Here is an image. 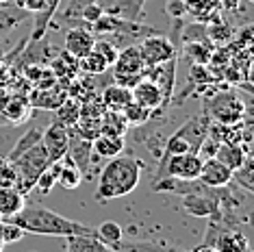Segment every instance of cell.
Instances as JSON below:
<instances>
[{
    "label": "cell",
    "mask_w": 254,
    "mask_h": 252,
    "mask_svg": "<svg viewBox=\"0 0 254 252\" xmlns=\"http://www.w3.org/2000/svg\"><path fill=\"white\" fill-rule=\"evenodd\" d=\"M65 252H113V248L102 244L98 239V233H91V235H70V237H65Z\"/></svg>",
    "instance_id": "cell-21"
},
{
    "label": "cell",
    "mask_w": 254,
    "mask_h": 252,
    "mask_svg": "<svg viewBox=\"0 0 254 252\" xmlns=\"http://www.w3.org/2000/svg\"><path fill=\"white\" fill-rule=\"evenodd\" d=\"M128 130V122L120 111H105L100 118V133L102 135H118L124 137Z\"/></svg>",
    "instance_id": "cell-30"
},
{
    "label": "cell",
    "mask_w": 254,
    "mask_h": 252,
    "mask_svg": "<svg viewBox=\"0 0 254 252\" xmlns=\"http://www.w3.org/2000/svg\"><path fill=\"white\" fill-rule=\"evenodd\" d=\"M98 7L109 15H115V18L139 22L143 15L146 0H98Z\"/></svg>",
    "instance_id": "cell-14"
},
{
    "label": "cell",
    "mask_w": 254,
    "mask_h": 252,
    "mask_svg": "<svg viewBox=\"0 0 254 252\" xmlns=\"http://www.w3.org/2000/svg\"><path fill=\"white\" fill-rule=\"evenodd\" d=\"M83 183V174L78 172V168L72 163V159L63 157L59 161V174H57V185H61L63 189H76Z\"/></svg>",
    "instance_id": "cell-28"
},
{
    "label": "cell",
    "mask_w": 254,
    "mask_h": 252,
    "mask_svg": "<svg viewBox=\"0 0 254 252\" xmlns=\"http://www.w3.org/2000/svg\"><path fill=\"white\" fill-rule=\"evenodd\" d=\"M78 111H80V100L67 96V98L55 109V122H59L63 126H67V128H72V126L76 124V120H78Z\"/></svg>",
    "instance_id": "cell-31"
},
{
    "label": "cell",
    "mask_w": 254,
    "mask_h": 252,
    "mask_svg": "<svg viewBox=\"0 0 254 252\" xmlns=\"http://www.w3.org/2000/svg\"><path fill=\"white\" fill-rule=\"evenodd\" d=\"M130 94H132V102H137V105H141L143 109H148L150 113L161 111V109L167 105V98L163 96V91H161L152 81H148L146 76H141L139 81L132 85Z\"/></svg>",
    "instance_id": "cell-11"
},
{
    "label": "cell",
    "mask_w": 254,
    "mask_h": 252,
    "mask_svg": "<svg viewBox=\"0 0 254 252\" xmlns=\"http://www.w3.org/2000/svg\"><path fill=\"white\" fill-rule=\"evenodd\" d=\"M209 122L206 116H195L189 118L181 128L176 130L163 146V154H185V152H195L198 154L202 141L209 137Z\"/></svg>",
    "instance_id": "cell-5"
},
{
    "label": "cell",
    "mask_w": 254,
    "mask_h": 252,
    "mask_svg": "<svg viewBox=\"0 0 254 252\" xmlns=\"http://www.w3.org/2000/svg\"><path fill=\"white\" fill-rule=\"evenodd\" d=\"M50 72L55 74V78L59 83H70V81H74V78L78 76L80 74V65H78V59L76 57H72L70 53H65V50H63V53H59L55 57L53 61H50Z\"/></svg>",
    "instance_id": "cell-17"
},
{
    "label": "cell",
    "mask_w": 254,
    "mask_h": 252,
    "mask_svg": "<svg viewBox=\"0 0 254 252\" xmlns=\"http://www.w3.org/2000/svg\"><path fill=\"white\" fill-rule=\"evenodd\" d=\"M42 146L46 154H48L50 163L61 161L67 154V146H70V128L53 120V124L48 128H44V133H42Z\"/></svg>",
    "instance_id": "cell-10"
},
{
    "label": "cell",
    "mask_w": 254,
    "mask_h": 252,
    "mask_svg": "<svg viewBox=\"0 0 254 252\" xmlns=\"http://www.w3.org/2000/svg\"><path fill=\"white\" fill-rule=\"evenodd\" d=\"M94 50H96V53L100 55L102 59H105V61L109 63V65H113L115 57H118V53H120V50L115 48V46H113L111 42H109V39H105V37H102V39H98V37H96V42H94Z\"/></svg>",
    "instance_id": "cell-39"
},
{
    "label": "cell",
    "mask_w": 254,
    "mask_h": 252,
    "mask_svg": "<svg viewBox=\"0 0 254 252\" xmlns=\"http://www.w3.org/2000/svg\"><path fill=\"white\" fill-rule=\"evenodd\" d=\"M24 231L15 224L13 220H9V217H2V222H0V239H2V244H15L20 242V239H24Z\"/></svg>",
    "instance_id": "cell-36"
},
{
    "label": "cell",
    "mask_w": 254,
    "mask_h": 252,
    "mask_svg": "<svg viewBox=\"0 0 254 252\" xmlns=\"http://www.w3.org/2000/svg\"><path fill=\"white\" fill-rule=\"evenodd\" d=\"M122 116H124L126 122H128V126H143L150 120V111H148V109H143L141 105H137V102L130 100L128 105L124 107Z\"/></svg>",
    "instance_id": "cell-34"
},
{
    "label": "cell",
    "mask_w": 254,
    "mask_h": 252,
    "mask_svg": "<svg viewBox=\"0 0 254 252\" xmlns=\"http://www.w3.org/2000/svg\"><path fill=\"white\" fill-rule=\"evenodd\" d=\"M13 4H18L20 9L28 11V13H37V11L44 7V0H15Z\"/></svg>",
    "instance_id": "cell-43"
},
{
    "label": "cell",
    "mask_w": 254,
    "mask_h": 252,
    "mask_svg": "<svg viewBox=\"0 0 254 252\" xmlns=\"http://www.w3.org/2000/svg\"><path fill=\"white\" fill-rule=\"evenodd\" d=\"M233 181L237 185L244 187L246 191H252L254 185H252V159L250 157H248L237 170H233Z\"/></svg>",
    "instance_id": "cell-37"
},
{
    "label": "cell",
    "mask_w": 254,
    "mask_h": 252,
    "mask_svg": "<svg viewBox=\"0 0 254 252\" xmlns=\"http://www.w3.org/2000/svg\"><path fill=\"white\" fill-rule=\"evenodd\" d=\"M0 222H2V215H0Z\"/></svg>",
    "instance_id": "cell-48"
},
{
    "label": "cell",
    "mask_w": 254,
    "mask_h": 252,
    "mask_svg": "<svg viewBox=\"0 0 254 252\" xmlns=\"http://www.w3.org/2000/svg\"><path fill=\"white\" fill-rule=\"evenodd\" d=\"M11 2H15V0H0V4H11Z\"/></svg>",
    "instance_id": "cell-46"
},
{
    "label": "cell",
    "mask_w": 254,
    "mask_h": 252,
    "mask_svg": "<svg viewBox=\"0 0 254 252\" xmlns=\"http://www.w3.org/2000/svg\"><path fill=\"white\" fill-rule=\"evenodd\" d=\"M91 154H94V146L91 139H85L78 133H74V128H70V146H67V157L72 159V163L78 168V172L83 174V181H87L91 176Z\"/></svg>",
    "instance_id": "cell-12"
},
{
    "label": "cell",
    "mask_w": 254,
    "mask_h": 252,
    "mask_svg": "<svg viewBox=\"0 0 254 252\" xmlns=\"http://www.w3.org/2000/svg\"><path fill=\"white\" fill-rule=\"evenodd\" d=\"M113 252H187L183 248L170 244H161V242H126L122 237L118 244L111 246Z\"/></svg>",
    "instance_id": "cell-24"
},
{
    "label": "cell",
    "mask_w": 254,
    "mask_h": 252,
    "mask_svg": "<svg viewBox=\"0 0 254 252\" xmlns=\"http://www.w3.org/2000/svg\"><path fill=\"white\" fill-rule=\"evenodd\" d=\"M28 11L20 9L18 4H0V39L4 35H9L13 28H18L22 22L28 20Z\"/></svg>",
    "instance_id": "cell-25"
},
{
    "label": "cell",
    "mask_w": 254,
    "mask_h": 252,
    "mask_svg": "<svg viewBox=\"0 0 254 252\" xmlns=\"http://www.w3.org/2000/svg\"><path fill=\"white\" fill-rule=\"evenodd\" d=\"M91 2H98V0H70L67 7L63 9V20H76L80 9L87 7V4H91Z\"/></svg>",
    "instance_id": "cell-41"
},
{
    "label": "cell",
    "mask_w": 254,
    "mask_h": 252,
    "mask_svg": "<svg viewBox=\"0 0 254 252\" xmlns=\"http://www.w3.org/2000/svg\"><path fill=\"white\" fill-rule=\"evenodd\" d=\"M87 28L94 33V35L109 39L118 50L126 48V46H130V44H139L143 37L159 33L157 28H152L148 24L124 20V18H115V15H109V13H102L100 18H98L94 24H89Z\"/></svg>",
    "instance_id": "cell-3"
},
{
    "label": "cell",
    "mask_w": 254,
    "mask_h": 252,
    "mask_svg": "<svg viewBox=\"0 0 254 252\" xmlns=\"http://www.w3.org/2000/svg\"><path fill=\"white\" fill-rule=\"evenodd\" d=\"M211 96V94H209ZM246 102L241 100L239 94L235 91H222L213 94L211 98L204 100V116L217 124H241L246 120Z\"/></svg>",
    "instance_id": "cell-6"
},
{
    "label": "cell",
    "mask_w": 254,
    "mask_h": 252,
    "mask_svg": "<svg viewBox=\"0 0 254 252\" xmlns=\"http://www.w3.org/2000/svg\"><path fill=\"white\" fill-rule=\"evenodd\" d=\"M215 159H217V161H222L226 168L237 170L248 159V152L239 144H217Z\"/></svg>",
    "instance_id": "cell-27"
},
{
    "label": "cell",
    "mask_w": 254,
    "mask_h": 252,
    "mask_svg": "<svg viewBox=\"0 0 254 252\" xmlns=\"http://www.w3.org/2000/svg\"><path fill=\"white\" fill-rule=\"evenodd\" d=\"M137 48H139V57L143 61V67L159 65V63H165V61L178 57L176 44L172 42L170 37L161 35V33H154V35L143 37L141 42L137 44Z\"/></svg>",
    "instance_id": "cell-9"
},
{
    "label": "cell",
    "mask_w": 254,
    "mask_h": 252,
    "mask_svg": "<svg viewBox=\"0 0 254 252\" xmlns=\"http://www.w3.org/2000/svg\"><path fill=\"white\" fill-rule=\"evenodd\" d=\"M141 181V161L132 154H118L109 159V163L102 168L98 179L96 200L109 202L115 198H124L139 185Z\"/></svg>",
    "instance_id": "cell-2"
},
{
    "label": "cell",
    "mask_w": 254,
    "mask_h": 252,
    "mask_svg": "<svg viewBox=\"0 0 254 252\" xmlns=\"http://www.w3.org/2000/svg\"><path fill=\"white\" fill-rule=\"evenodd\" d=\"M102 13H105V11L98 7V2H91V4H87V7L80 9V13H78V18H76V20L83 22V26H89V24H94V22L100 18Z\"/></svg>",
    "instance_id": "cell-40"
},
{
    "label": "cell",
    "mask_w": 254,
    "mask_h": 252,
    "mask_svg": "<svg viewBox=\"0 0 254 252\" xmlns=\"http://www.w3.org/2000/svg\"><path fill=\"white\" fill-rule=\"evenodd\" d=\"M42 133H44V128H28L26 133L22 135L18 141H15V146L11 148V152L7 154V157L11 159V161H13L15 157H20V154L26 152L28 148H33L35 144H39V141H42Z\"/></svg>",
    "instance_id": "cell-33"
},
{
    "label": "cell",
    "mask_w": 254,
    "mask_h": 252,
    "mask_svg": "<svg viewBox=\"0 0 254 252\" xmlns=\"http://www.w3.org/2000/svg\"><path fill=\"white\" fill-rule=\"evenodd\" d=\"M176 65H178V57L174 59L165 61V63H159V65H152V67H146L143 70V76L148 81H152L157 87L163 91V96L170 102L172 94H174V85H176Z\"/></svg>",
    "instance_id": "cell-13"
},
{
    "label": "cell",
    "mask_w": 254,
    "mask_h": 252,
    "mask_svg": "<svg viewBox=\"0 0 254 252\" xmlns=\"http://www.w3.org/2000/svg\"><path fill=\"white\" fill-rule=\"evenodd\" d=\"M0 116H2V120H9L13 124H22L31 116V100L26 96L13 94L11 98H4L0 102Z\"/></svg>",
    "instance_id": "cell-18"
},
{
    "label": "cell",
    "mask_w": 254,
    "mask_h": 252,
    "mask_svg": "<svg viewBox=\"0 0 254 252\" xmlns=\"http://www.w3.org/2000/svg\"><path fill=\"white\" fill-rule=\"evenodd\" d=\"M96 233H98V239L107 246H113L122 239V226H120L118 222H102V224L96 228Z\"/></svg>",
    "instance_id": "cell-35"
},
{
    "label": "cell",
    "mask_w": 254,
    "mask_h": 252,
    "mask_svg": "<svg viewBox=\"0 0 254 252\" xmlns=\"http://www.w3.org/2000/svg\"><path fill=\"white\" fill-rule=\"evenodd\" d=\"M165 13L170 15L174 22H178V20H183L185 15H187V9H185L183 0H167L165 2Z\"/></svg>",
    "instance_id": "cell-42"
},
{
    "label": "cell",
    "mask_w": 254,
    "mask_h": 252,
    "mask_svg": "<svg viewBox=\"0 0 254 252\" xmlns=\"http://www.w3.org/2000/svg\"><path fill=\"white\" fill-rule=\"evenodd\" d=\"M11 163H13V170H15V189H18L22 196H26V193L35 187L37 179L50 165L48 154H46L42 141L35 144L33 148H28L26 152H22L20 157H15Z\"/></svg>",
    "instance_id": "cell-4"
},
{
    "label": "cell",
    "mask_w": 254,
    "mask_h": 252,
    "mask_svg": "<svg viewBox=\"0 0 254 252\" xmlns=\"http://www.w3.org/2000/svg\"><path fill=\"white\" fill-rule=\"evenodd\" d=\"M67 98V91H65V85L63 83H55L50 87H44V89H35L31 94V105L35 107H46V109H57L63 100Z\"/></svg>",
    "instance_id": "cell-20"
},
{
    "label": "cell",
    "mask_w": 254,
    "mask_h": 252,
    "mask_svg": "<svg viewBox=\"0 0 254 252\" xmlns=\"http://www.w3.org/2000/svg\"><path fill=\"white\" fill-rule=\"evenodd\" d=\"M24 207V196L15 187H2L0 185V215L11 217Z\"/></svg>",
    "instance_id": "cell-29"
},
{
    "label": "cell",
    "mask_w": 254,
    "mask_h": 252,
    "mask_svg": "<svg viewBox=\"0 0 254 252\" xmlns=\"http://www.w3.org/2000/svg\"><path fill=\"white\" fill-rule=\"evenodd\" d=\"M94 42H96V35L87 26H74L65 33V53H70L76 59H83L94 48Z\"/></svg>",
    "instance_id": "cell-16"
},
{
    "label": "cell",
    "mask_w": 254,
    "mask_h": 252,
    "mask_svg": "<svg viewBox=\"0 0 254 252\" xmlns=\"http://www.w3.org/2000/svg\"><path fill=\"white\" fill-rule=\"evenodd\" d=\"M4 78H7V63L0 59V83H2Z\"/></svg>",
    "instance_id": "cell-45"
},
{
    "label": "cell",
    "mask_w": 254,
    "mask_h": 252,
    "mask_svg": "<svg viewBox=\"0 0 254 252\" xmlns=\"http://www.w3.org/2000/svg\"><path fill=\"white\" fill-rule=\"evenodd\" d=\"M198 181L206 187H226V185H230V181H233V170L226 168L222 161H217L215 157L204 159Z\"/></svg>",
    "instance_id": "cell-15"
},
{
    "label": "cell",
    "mask_w": 254,
    "mask_h": 252,
    "mask_svg": "<svg viewBox=\"0 0 254 252\" xmlns=\"http://www.w3.org/2000/svg\"><path fill=\"white\" fill-rule=\"evenodd\" d=\"M0 185L2 187H15V170L9 161L7 154H0Z\"/></svg>",
    "instance_id": "cell-38"
},
{
    "label": "cell",
    "mask_w": 254,
    "mask_h": 252,
    "mask_svg": "<svg viewBox=\"0 0 254 252\" xmlns=\"http://www.w3.org/2000/svg\"><path fill=\"white\" fill-rule=\"evenodd\" d=\"M100 100L102 105H105V111H124V107L128 105V102L132 100V94L128 87H122V85H107L105 89H102L100 94Z\"/></svg>",
    "instance_id": "cell-22"
},
{
    "label": "cell",
    "mask_w": 254,
    "mask_h": 252,
    "mask_svg": "<svg viewBox=\"0 0 254 252\" xmlns=\"http://www.w3.org/2000/svg\"><path fill=\"white\" fill-rule=\"evenodd\" d=\"M91 146H94V152L98 157H105V159H113L118 157V154L124 152L126 148V141L124 137H118V135H98L94 141H91Z\"/></svg>",
    "instance_id": "cell-26"
},
{
    "label": "cell",
    "mask_w": 254,
    "mask_h": 252,
    "mask_svg": "<svg viewBox=\"0 0 254 252\" xmlns=\"http://www.w3.org/2000/svg\"><path fill=\"white\" fill-rule=\"evenodd\" d=\"M78 65H80V72L89 74V76H100V74H105L107 70H111V65H109L94 48H91L83 59H78Z\"/></svg>",
    "instance_id": "cell-32"
},
{
    "label": "cell",
    "mask_w": 254,
    "mask_h": 252,
    "mask_svg": "<svg viewBox=\"0 0 254 252\" xmlns=\"http://www.w3.org/2000/svg\"><path fill=\"white\" fill-rule=\"evenodd\" d=\"M59 4H61V0H44V7L37 11L35 20H33V31H31V37H28L31 44L42 42V37L46 35V31H48L50 22H53L57 11H59Z\"/></svg>",
    "instance_id": "cell-19"
},
{
    "label": "cell",
    "mask_w": 254,
    "mask_h": 252,
    "mask_svg": "<svg viewBox=\"0 0 254 252\" xmlns=\"http://www.w3.org/2000/svg\"><path fill=\"white\" fill-rule=\"evenodd\" d=\"M113 83L122 85V87H132L139 78L143 76V61L139 57V48L137 44H130L126 48H120L118 57L113 61Z\"/></svg>",
    "instance_id": "cell-8"
},
{
    "label": "cell",
    "mask_w": 254,
    "mask_h": 252,
    "mask_svg": "<svg viewBox=\"0 0 254 252\" xmlns=\"http://www.w3.org/2000/svg\"><path fill=\"white\" fill-rule=\"evenodd\" d=\"M202 161L204 159L195 152H185V154H161L157 174L154 181H161L165 176L172 179H183V181H195L200 176Z\"/></svg>",
    "instance_id": "cell-7"
},
{
    "label": "cell",
    "mask_w": 254,
    "mask_h": 252,
    "mask_svg": "<svg viewBox=\"0 0 254 252\" xmlns=\"http://www.w3.org/2000/svg\"><path fill=\"white\" fill-rule=\"evenodd\" d=\"M26 235H46V237H70V235H91L96 228H91L83 222L70 220L65 215H59L55 211L39 207V204H24L18 213L11 215Z\"/></svg>",
    "instance_id": "cell-1"
},
{
    "label": "cell",
    "mask_w": 254,
    "mask_h": 252,
    "mask_svg": "<svg viewBox=\"0 0 254 252\" xmlns=\"http://www.w3.org/2000/svg\"><path fill=\"white\" fill-rule=\"evenodd\" d=\"M2 248H4V244H2V239H0V252H2Z\"/></svg>",
    "instance_id": "cell-47"
},
{
    "label": "cell",
    "mask_w": 254,
    "mask_h": 252,
    "mask_svg": "<svg viewBox=\"0 0 254 252\" xmlns=\"http://www.w3.org/2000/svg\"><path fill=\"white\" fill-rule=\"evenodd\" d=\"M191 252H217V250L213 248V246H209V244H200V246H195Z\"/></svg>",
    "instance_id": "cell-44"
},
{
    "label": "cell",
    "mask_w": 254,
    "mask_h": 252,
    "mask_svg": "<svg viewBox=\"0 0 254 252\" xmlns=\"http://www.w3.org/2000/svg\"><path fill=\"white\" fill-rule=\"evenodd\" d=\"M187 15H191L195 22H211L217 15V11L222 9V0H183Z\"/></svg>",
    "instance_id": "cell-23"
}]
</instances>
